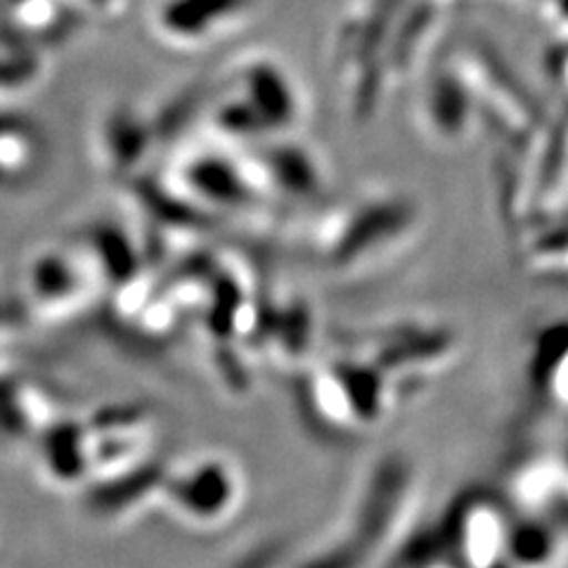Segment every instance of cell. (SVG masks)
I'll list each match as a JSON object with an SVG mask.
<instances>
[{
	"label": "cell",
	"instance_id": "obj_1",
	"mask_svg": "<svg viewBox=\"0 0 568 568\" xmlns=\"http://www.w3.org/2000/svg\"><path fill=\"white\" fill-rule=\"evenodd\" d=\"M298 114L301 100L287 71L273 62H254L242 69L237 95L223 104L219 121L233 135H268L292 129Z\"/></svg>",
	"mask_w": 568,
	"mask_h": 568
},
{
	"label": "cell",
	"instance_id": "obj_2",
	"mask_svg": "<svg viewBox=\"0 0 568 568\" xmlns=\"http://www.w3.org/2000/svg\"><path fill=\"white\" fill-rule=\"evenodd\" d=\"M178 514L194 524L223 521L240 500V476L230 462L206 457L162 486Z\"/></svg>",
	"mask_w": 568,
	"mask_h": 568
},
{
	"label": "cell",
	"instance_id": "obj_3",
	"mask_svg": "<svg viewBox=\"0 0 568 568\" xmlns=\"http://www.w3.org/2000/svg\"><path fill=\"white\" fill-rule=\"evenodd\" d=\"M252 8L254 0H159L154 29L173 45L200 48L240 27Z\"/></svg>",
	"mask_w": 568,
	"mask_h": 568
},
{
	"label": "cell",
	"instance_id": "obj_4",
	"mask_svg": "<svg viewBox=\"0 0 568 568\" xmlns=\"http://www.w3.org/2000/svg\"><path fill=\"white\" fill-rule=\"evenodd\" d=\"M45 467L52 478L64 484H74L91 471V448H88V432L79 424H58L45 434L43 443Z\"/></svg>",
	"mask_w": 568,
	"mask_h": 568
},
{
	"label": "cell",
	"instance_id": "obj_5",
	"mask_svg": "<svg viewBox=\"0 0 568 568\" xmlns=\"http://www.w3.org/2000/svg\"><path fill=\"white\" fill-rule=\"evenodd\" d=\"M31 292L43 306H58L55 301H69L79 292L77 271L64 261H43L31 273Z\"/></svg>",
	"mask_w": 568,
	"mask_h": 568
}]
</instances>
